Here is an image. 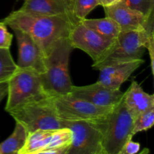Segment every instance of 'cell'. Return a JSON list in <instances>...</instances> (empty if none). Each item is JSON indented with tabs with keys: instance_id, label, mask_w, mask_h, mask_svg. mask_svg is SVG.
<instances>
[{
	"instance_id": "obj_2",
	"label": "cell",
	"mask_w": 154,
	"mask_h": 154,
	"mask_svg": "<svg viewBox=\"0 0 154 154\" xmlns=\"http://www.w3.org/2000/svg\"><path fill=\"white\" fill-rule=\"evenodd\" d=\"M74 48L69 37L60 39L45 57V72L40 75L44 88L51 96L69 94L72 85L69 72Z\"/></svg>"
},
{
	"instance_id": "obj_8",
	"label": "cell",
	"mask_w": 154,
	"mask_h": 154,
	"mask_svg": "<svg viewBox=\"0 0 154 154\" xmlns=\"http://www.w3.org/2000/svg\"><path fill=\"white\" fill-rule=\"evenodd\" d=\"M63 128L72 132V140L66 154H97L102 138L100 121L63 120Z\"/></svg>"
},
{
	"instance_id": "obj_11",
	"label": "cell",
	"mask_w": 154,
	"mask_h": 154,
	"mask_svg": "<svg viewBox=\"0 0 154 154\" xmlns=\"http://www.w3.org/2000/svg\"><path fill=\"white\" fill-rule=\"evenodd\" d=\"M106 17L114 20L120 31H141L153 28L154 14L146 17L119 1L111 5L104 7Z\"/></svg>"
},
{
	"instance_id": "obj_28",
	"label": "cell",
	"mask_w": 154,
	"mask_h": 154,
	"mask_svg": "<svg viewBox=\"0 0 154 154\" xmlns=\"http://www.w3.org/2000/svg\"><path fill=\"white\" fill-rule=\"evenodd\" d=\"M99 2V5H102L103 7H107V6L111 5L120 0H98Z\"/></svg>"
},
{
	"instance_id": "obj_1",
	"label": "cell",
	"mask_w": 154,
	"mask_h": 154,
	"mask_svg": "<svg viewBox=\"0 0 154 154\" xmlns=\"http://www.w3.org/2000/svg\"><path fill=\"white\" fill-rule=\"evenodd\" d=\"M1 21L11 29H18L28 33L39 45L45 57L60 39L69 37L75 25L68 18L34 14L20 9Z\"/></svg>"
},
{
	"instance_id": "obj_29",
	"label": "cell",
	"mask_w": 154,
	"mask_h": 154,
	"mask_svg": "<svg viewBox=\"0 0 154 154\" xmlns=\"http://www.w3.org/2000/svg\"><path fill=\"white\" fill-rule=\"evenodd\" d=\"M138 154H150V150L148 148H144L143 149L142 151H141Z\"/></svg>"
},
{
	"instance_id": "obj_27",
	"label": "cell",
	"mask_w": 154,
	"mask_h": 154,
	"mask_svg": "<svg viewBox=\"0 0 154 154\" xmlns=\"http://www.w3.org/2000/svg\"><path fill=\"white\" fill-rule=\"evenodd\" d=\"M8 81L0 83V102L4 99L8 94Z\"/></svg>"
},
{
	"instance_id": "obj_4",
	"label": "cell",
	"mask_w": 154,
	"mask_h": 154,
	"mask_svg": "<svg viewBox=\"0 0 154 154\" xmlns=\"http://www.w3.org/2000/svg\"><path fill=\"white\" fill-rule=\"evenodd\" d=\"M7 96L8 113L26 104L51 97L44 88L40 74L30 68L19 67L9 79Z\"/></svg>"
},
{
	"instance_id": "obj_22",
	"label": "cell",
	"mask_w": 154,
	"mask_h": 154,
	"mask_svg": "<svg viewBox=\"0 0 154 154\" xmlns=\"http://www.w3.org/2000/svg\"><path fill=\"white\" fill-rule=\"evenodd\" d=\"M132 10L146 17L154 14V0H120Z\"/></svg>"
},
{
	"instance_id": "obj_16",
	"label": "cell",
	"mask_w": 154,
	"mask_h": 154,
	"mask_svg": "<svg viewBox=\"0 0 154 154\" xmlns=\"http://www.w3.org/2000/svg\"><path fill=\"white\" fill-rule=\"evenodd\" d=\"M123 100L133 118L154 108V96L144 91L136 81H132L127 91L124 93Z\"/></svg>"
},
{
	"instance_id": "obj_15",
	"label": "cell",
	"mask_w": 154,
	"mask_h": 154,
	"mask_svg": "<svg viewBox=\"0 0 154 154\" xmlns=\"http://www.w3.org/2000/svg\"><path fill=\"white\" fill-rule=\"evenodd\" d=\"M20 10L43 16H57L70 20L74 24L78 23L66 0H28Z\"/></svg>"
},
{
	"instance_id": "obj_6",
	"label": "cell",
	"mask_w": 154,
	"mask_h": 154,
	"mask_svg": "<svg viewBox=\"0 0 154 154\" xmlns=\"http://www.w3.org/2000/svg\"><path fill=\"white\" fill-rule=\"evenodd\" d=\"M52 97L26 104L8 114L16 123L25 128L27 133L37 130L63 129V122L57 115Z\"/></svg>"
},
{
	"instance_id": "obj_10",
	"label": "cell",
	"mask_w": 154,
	"mask_h": 154,
	"mask_svg": "<svg viewBox=\"0 0 154 154\" xmlns=\"http://www.w3.org/2000/svg\"><path fill=\"white\" fill-rule=\"evenodd\" d=\"M72 132L68 128L49 130H37L27 135L23 147L18 154H35L45 150L70 145Z\"/></svg>"
},
{
	"instance_id": "obj_7",
	"label": "cell",
	"mask_w": 154,
	"mask_h": 154,
	"mask_svg": "<svg viewBox=\"0 0 154 154\" xmlns=\"http://www.w3.org/2000/svg\"><path fill=\"white\" fill-rule=\"evenodd\" d=\"M52 99L58 117L68 121H101L113 108L98 106L70 94L53 96Z\"/></svg>"
},
{
	"instance_id": "obj_23",
	"label": "cell",
	"mask_w": 154,
	"mask_h": 154,
	"mask_svg": "<svg viewBox=\"0 0 154 154\" xmlns=\"http://www.w3.org/2000/svg\"><path fill=\"white\" fill-rule=\"evenodd\" d=\"M13 35L8 31L7 26L0 21V49H10Z\"/></svg>"
},
{
	"instance_id": "obj_18",
	"label": "cell",
	"mask_w": 154,
	"mask_h": 154,
	"mask_svg": "<svg viewBox=\"0 0 154 154\" xmlns=\"http://www.w3.org/2000/svg\"><path fill=\"white\" fill-rule=\"evenodd\" d=\"M26 130L19 123H16L14 130L6 140L0 144V154L18 153L23 147L27 138Z\"/></svg>"
},
{
	"instance_id": "obj_32",
	"label": "cell",
	"mask_w": 154,
	"mask_h": 154,
	"mask_svg": "<svg viewBox=\"0 0 154 154\" xmlns=\"http://www.w3.org/2000/svg\"><path fill=\"white\" fill-rule=\"evenodd\" d=\"M25 1H28V0H25Z\"/></svg>"
},
{
	"instance_id": "obj_21",
	"label": "cell",
	"mask_w": 154,
	"mask_h": 154,
	"mask_svg": "<svg viewBox=\"0 0 154 154\" xmlns=\"http://www.w3.org/2000/svg\"><path fill=\"white\" fill-rule=\"evenodd\" d=\"M154 123V108L142 113L134 119L132 135L150 129Z\"/></svg>"
},
{
	"instance_id": "obj_5",
	"label": "cell",
	"mask_w": 154,
	"mask_h": 154,
	"mask_svg": "<svg viewBox=\"0 0 154 154\" xmlns=\"http://www.w3.org/2000/svg\"><path fill=\"white\" fill-rule=\"evenodd\" d=\"M154 29L141 31L120 32L111 48L93 64L96 70L111 65L141 60L145 53V45Z\"/></svg>"
},
{
	"instance_id": "obj_14",
	"label": "cell",
	"mask_w": 154,
	"mask_h": 154,
	"mask_svg": "<svg viewBox=\"0 0 154 154\" xmlns=\"http://www.w3.org/2000/svg\"><path fill=\"white\" fill-rule=\"evenodd\" d=\"M144 63V60L141 59L105 66L99 70L100 74L97 82L108 88L120 90L123 83L127 81L131 75Z\"/></svg>"
},
{
	"instance_id": "obj_9",
	"label": "cell",
	"mask_w": 154,
	"mask_h": 154,
	"mask_svg": "<svg viewBox=\"0 0 154 154\" xmlns=\"http://www.w3.org/2000/svg\"><path fill=\"white\" fill-rule=\"evenodd\" d=\"M69 40L74 48L88 54L93 63L98 61L111 48L115 40L106 38L79 21L72 26Z\"/></svg>"
},
{
	"instance_id": "obj_24",
	"label": "cell",
	"mask_w": 154,
	"mask_h": 154,
	"mask_svg": "<svg viewBox=\"0 0 154 154\" xmlns=\"http://www.w3.org/2000/svg\"><path fill=\"white\" fill-rule=\"evenodd\" d=\"M140 150V144L135 142L132 139L126 143L123 148L117 154H138Z\"/></svg>"
},
{
	"instance_id": "obj_30",
	"label": "cell",
	"mask_w": 154,
	"mask_h": 154,
	"mask_svg": "<svg viewBox=\"0 0 154 154\" xmlns=\"http://www.w3.org/2000/svg\"><path fill=\"white\" fill-rule=\"evenodd\" d=\"M66 1L67 2V3L69 5L70 8H72V11H73V2H74V0H66Z\"/></svg>"
},
{
	"instance_id": "obj_3",
	"label": "cell",
	"mask_w": 154,
	"mask_h": 154,
	"mask_svg": "<svg viewBox=\"0 0 154 154\" xmlns=\"http://www.w3.org/2000/svg\"><path fill=\"white\" fill-rule=\"evenodd\" d=\"M134 118L123 98L113 107L111 112L100 121L102 138L97 154H117L132 139Z\"/></svg>"
},
{
	"instance_id": "obj_12",
	"label": "cell",
	"mask_w": 154,
	"mask_h": 154,
	"mask_svg": "<svg viewBox=\"0 0 154 154\" xmlns=\"http://www.w3.org/2000/svg\"><path fill=\"white\" fill-rule=\"evenodd\" d=\"M18 45L17 66L21 69L30 68L40 75L45 72V56L35 41L25 32L12 29Z\"/></svg>"
},
{
	"instance_id": "obj_31",
	"label": "cell",
	"mask_w": 154,
	"mask_h": 154,
	"mask_svg": "<svg viewBox=\"0 0 154 154\" xmlns=\"http://www.w3.org/2000/svg\"><path fill=\"white\" fill-rule=\"evenodd\" d=\"M13 154H18V153H13Z\"/></svg>"
},
{
	"instance_id": "obj_25",
	"label": "cell",
	"mask_w": 154,
	"mask_h": 154,
	"mask_svg": "<svg viewBox=\"0 0 154 154\" xmlns=\"http://www.w3.org/2000/svg\"><path fill=\"white\" fill-rule=\"evenodd\" d=\"M145 48L148 51L150 58V67H151L152 73L154 71V34L151 35L145 45Z\"/></svg>"
},
{
	"instance_id": "obj_26",
	"label": "cell",
	"mask_w": 154,
	"mask_h": 154,
	"mask_svg": "<svg viewBox=\"0 0 154 154\" xmlns=\"http://www.w3.org/2000/svg\"><path fill=\"white\" fill-rule=\"evenodd\" d=\"M69 146H67V147H60V148L45 150V151L39 152V153H37L35 154H66V152H67V150L68 148H69Z\"/></svg>"
},
{
	"instance_id": "obj_19",
	"label": "cell",
	"mask_w": 154,
	"mask_h": 154,
	"mask_svg": "<svg viewBox=\"0 0 154 154\" xmlns=\"http://www.w3.org/2000/svg\"><path fill=\"white\" fill-rule=\"evenodd\" d=\"M17 69L10 49H0V83L8 81Z\"/></svg>"
},
{
	"instance_id": "obj_20",
	"label": "cell",
	"mask_w": 154,
	"mask_h": 154,
	"mask_svg": "<svg viewBox=\"0 0 154 154\" xmlns=\"http://www.w3.org/2000/svg\"><path fill=\"white\" fill-rule=\"evenodd\" d=\"M98 5H99L98 0H74V15L79 22L85 19L86 17Z\"/></svg>"
},
{
	"instance_id": "obj_13",
	"label": "cell",
	"mask_w": 154,
	"mask_h": 154,
	"mask_svg": "<svg viewBox=\"0 0 154 154\" xmlns=\"http://www.w3.org/2000/svg\"><path fill=\"white\" fill-rule=\"evenodd\" d=\"M69 94L93 105L110 108L117 105L124 96V93L120 90H112L98 82L83 87L73 86Z\"/></svg>"
},
{
	"instance_id": "obj_17",
	"label": "cell",
	"mask_w": 154,
	"mask_h": 154,
	"mask_svg": "<svg viewBox=\"0 0 154 154\" xmlns=\"http://www.w3.org/2000/svg\"><path fill=\"white\" fill-rule=\"evenodd\" d=\"M81 23L98 34L111 40H115L121 32L117 23L108 17L101 19L85 18L81 20Z\"/></svg>"
}]
</instances>
